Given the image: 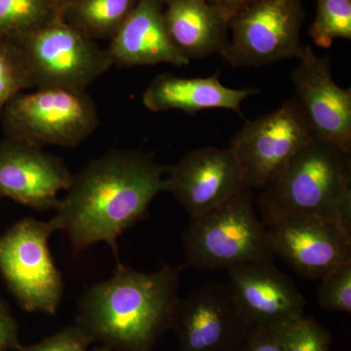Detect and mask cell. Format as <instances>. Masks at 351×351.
Listing matches in <instances>:
<instances>
[{"mask_svg": "<svg viewBox=\"0 0 351 351\" xmlns=\"http://www.w3.org/2000/svg\"><path fill=\"white\" fill-rule=\"evenodd\" d=\"M166 170L145 152H108L73 174L53 219L75 251L104 242L119 261L117 239L166 191Z\"/></svg>", "mask_w": 351, "mask_h": 351, "instance_id": "cell-1", "label": "cell"}, {"mask_svg": "<svg viewBox=\"0 0 351 351\" xmlns=\"http://www.w3.org/2000/svg\"><path fill=\"white\" fill-rule=\"evenodd\" d=\"M184 267L143 272L117 261L113 276L80 298L75 326L92 343L113 351H152L171 328Z\"/></svg>", "mask_w": 351, "mask_h": 351, "instance_id": "cell-2", "label": "cell"}, {"mask_svg": "<svg viewBox=\"0 0 351 351\" xmlns=\"http://www.w3.org/2000/svg\"><path fill=\"white\" fill-rule=\"evenodd\" d=\"M263 225L291 216L336 221L351 232L350 154L313 138L256 199Z\"/></svg>", "mask_w": 351, "mask_h": 351, "instance_id": "cell-3", "label": "cell"}, {"mask_svg": "<svg viewBox=\"0 0 351 351\" xmlns=\"http://www.w3.org/2000/svg\"><path fill=\"white\" fill-rule=\"evenodd\" d=\"M255 203L253 189L246 188L219 206L191 218L182 237L186 265L211 271L274 258Z\"/></svg>", "mask_w": 351, "mask_h": 351, "instance_id": "cell-4", "label": "cell"}, {"mask_svg": "<svg viewBox=\"0 0 351 351\" xmlns=\"http://www.w3.org/2000/svg\"><path fill=\"white\" fill-rule=\"evenodd\" d=\"M0 120L7 138L38 147H75L98 128L100 115L86 91L36 88L14 96Z\"/></svg>", "mask_w": 351, "mask_h": 351, "instance_id": "cell-5", "label": "cell"}, {"mask_svg": "<svg viewBox=\"0 0 351 351\" xmlns=\"http://www.w3.org/2000/svg\"><path fill=\"white\" fill-rule=\"evenodd\" d=\"M54 219L25 218L0 237V274L19 306L29 313H56L64 294L61 271L48 243Z\"/></svg>", "mask_w": 351, "mask_h": 351, "instance_id": "cell-6", "label": "cell"}, {"mask_svg": "<svg viewBox=\"0 0 351 351\" xmlns=\"http://www.w3.org/2000/svg\"><path fill=\"white\" fill-rule=\"evenodd\" d=\"M15 43L22 51L34 88L86 91L113 66L107 49H101L62 18Z\"/></svg>", "mask_w": 351, "mask_h": 351, "instance_id": "cell-7", "label": "cell"}, {"mask_svg": "<svg viewBox=\"0 0 351 351\" xmlns=\"http://www.w3.org/2000/svg\"><path fill=\"white\" fill-rule=\"evenodd\" d=\"M304 19L302 0H257L230 19L232 39L221 55L233 68L300 59Z\"/></svg>", "mask_w": 351, "mask_h": 351, "instance_id": "cell-8", "label": "cell"}, {"mask_svg": "<svg viewBox=\"0 0 351 351\" xmlns=\"http://www.w3.org/2000/svg\"><path fill=\"white\" fill-rule=\"evenodd\" d=\"M313 129L297 99L247 121L230 141L246 186L263 189L293 156L313 140Z\"/></svg>", "mask_w": 351, "mask_h": 351, "instance_id": "cell-9", "label": "cell"}, {"mask_svg": "<svg viewBox=\"0 0 351 351\" xmlns=\"http://www.w3.org/2000/svg\"><path fill=\"white\" fill-rule=\"evenodd\" d=\"M179 351H221L242 345L252 328L240 311L230 284L211 282L178 299L171 328Z\"/></svg>", "mask_w": 351, "mask_h": 351, "instance_id": "cell-10", "label": "cell"}, {"mask_svg": "<svg viewBox=\"0 0 351 351\" xmlns=\"http://www.w3.org/2000/svg\"><path fill=\"white\" fill-rule=\"evenodd\" d=\"M270 250L300 276L320 280L351 262V232L336 221L291 216L265 225Z\"/></svg>", "mask_w": 351, "mask_h": 351, "instance_id": "cell-11", "label": "cell"}, {"mask_svg": "<svg viewBox=\"0 0 351 351\" xmlns=\"http://www.w3.org/2000/svg\"><path fill=\"white\" fill-rule=\"evenodd\" d=\"M291 73L299 101L314 138L351 152V89L332 77L330 57H319L306 46Z\"/></svg>", "mask_w": 351, "mask_h": 351, "instance_id": "cell-12", "label": "cell"}, {"mask_svg": "<svg viewBox=\"0 0 351 351\" xmlns=\"http://www.w3.org/2000/svg\"><path fill=\"white\" fill-rule=\"evenodd\" d=\"M226 274L237 306L252 328L276 330L304 315V297L276 267L274 258L235 265Z\"/></svg>", "mask_w": 351, "mask_h": 351, "instance_id": "cell-13", "label": "cell"}, {"mask_svg": "<svg viewBox=\"0 0 351 351\" xmlns=\"http://www.w3.org/2000/svg\"><path fill=\"white\" fill-rule=\"evenodd\" d=\"M168 173L166 191L174 195L191 218L219 206L248 188L230 147L189 152Z\"/></svg>", "mask_w": 351, "mask_h": 351, "instance_id": "cell-14", "label": "cell"}, {"mask_svg": "<svg viewBox=\"0 0 351 351\" xmlns=\"http://www.w3.org/2000/svg\"><path fill=\"white\" fill-rule=\"evenodd\" d=\"M71 179L59 156L13 138L0 140V197L39 211L56 210Z\"/></svg>", "mask_w": 351, "mask_h": 351, "instance_id": "cell-15", "label": "cell"}, {"mask_svg": "<svg viewBox=\"0 0 351 351\" xmlns=\"http://www.w3.org/2000/svg\"><path fill=\"white\" fill-rule=\"evenodd\" d=\"M164 0H138L133 12L110 40L107 51L112 64L121 68L171 64L186 66L191 61L171 38Z\"/></svg>", "mask_w": 351, "mask_h": 351, "instance_id": "cell-16", "label": "cell"}, {"mask_svg": "<svg viewBox=\"0 0 351 351\" xmlns=\"http://www.w3.org/2000/svg\"><path fill=\"white\" fill-rule=\"evenodd\" d=\"M258 90L232 89L225 86L217 76L180 77L172 73L157 75L143 95V104L154 112L182 110L195 114L201 110L223 108L240 113L245 99Z\"/></svg>", "mask_w": 351, "mask_h": 351, "instance_id": "cell-17", "label": "cell"}, {"mask_svg": "<svg viewBox=\"0 0 351 351\" xmlns=\"http://www.w3.org/2000/svg\"><path fill=\"white\" fill-rule=\"evenodd\" d=\"M164 3L171 38L189 61L226 49L230 20L218 7L203 0H164Z\"/></svg>", "mask_w": 351, "mask_h": 351, "instance_id": "cell-18", "label": "cell"}, {"mask_svg": "<svg viewBox=\"0 0 351 351\" xmlns=\"http://www.w3.org/2000/svg\"><path fill=\"white\" fill-rule=\"evenodd\" d=\"M138 0H69L61 18L88 38L110 40L133 12Z\"/></svg>", "mask_w": 351, "mask_h": 351, "instance_id": "cell-19", "label": "cell"}, {"mask_svg": "<svg viewBox=\"0 0 351 351\" xmlns=\"http://www.w3.org/2000/svg\"><path fill=\"white\" fill-rule=\"evenodd\" d=\"M58 18L57 0H0V38L20 40Z\"/></svg>", "mask_w": 351, "mask_h": 351, "instance_id": "cell-20", "label": "cell"}, {"mask_svg": "<svg viewBox=\"0 0 351 351\" xmlns=\"http://www.w3.org/2000/svg\"><path fill=\"white\" fill-rule=\"evenodd\" d=\"M309 34L321 48L331 47L336 39L350 40L351 0H317Z\"/></svg>", "mask_w": 351, "mask_h": 351, "instance_id": "cell-21", "label": "cell"}, {"mask_svg": "<svg viewBox=\"0 0 351 351\" xmlns=\"http://www.w3.org/2000/svg\"><path fill=\"white\" fill-rule=\"evenodd\" d=\"M31 88L34 83L19 45L0 38V119L9 101Z\"/></svg>", "mask_w": 351, "mask_h": 351, "instance_id": "cell-22", "label": "cell"}, {"mask_svg": "<svg viewBox=\"0 0 351 351\" xmlns=\"http://www.w3.org/2000/svg\"><path fill=\"white\" fill-rule=\"evenodd\" d=\"M276 332L284 351H330L331 334L313 317L302 316Z\"/></svg>", "mask_w": 351, "mask_h": 351, "instance_id": "cell-23", "label": "cell"}, {"mask_svg": "<svg viewBox=\"0 0 351 351\" xmlns=\"http://www.w3.org/2000/svg\"><path fill=\"white\" fill-rule=\"evenodd\" d=\"M317 302L321 308L351 313V262L337 267L320 279Z\"/></svg>", "mask_w": 351, "mask_h": 351, "instance_id": "cell-24", "label": "cell"}, {"mask_svg": "<svg viewBox=\"0 0 351 351\" xmlns=\"http://www.w3.org/2000/svg\"><path fill=\"white\" fill-rule=\"evenodd\" d=\"M91 341L75 325L44 339L38 343L22 346L19 351H89Z\"/></svg>", "mask_w": 351, "mask_h": 351, "instance_id": "cell-25", "label": "cell"}, {"mask_svg": "<svg viewBox=\"0 0 351 351\" xmlns=\"http://www.w3.org/2000/svg\"><path fill=\"white\" fill-rule=\"evenodd\" d=\"M21 348L17 323L5 302L0 298V351H19Z\"/></svg>", "mask_w": 351, "mask_h": 351, "instance_id": "cell-26", "label": "cell"}, {"mask_svg": "<svg viewBox=\"0 0 351 351\" xmlns=\"http://www.w3.org/2000/svg\"><path fill=\"white\" fill-rule=\"evenodd\" d=\"M246 351H284L276 330L253 328L246 341Z\"/></svg>", "mask_w": 351, "mask_h": 351, "instance_id": "cell-27", "label": "cell"}, {"mask_svg": "<svg viewBox=\"0 0 351 351\" xmlns=\"http://www.w3.org/2000/svg\"><path fill=\"white\" fill-rule=\"evenodd\" d=\"M255 1L257 0H209L210 3L221 9L230 20Z\"/></svg>", "mask_w": 351, "mask_h": 351, "instance_id": "cell-28", "label": "cell"}, {"mask_svg": "<svg viewBox=\"0 0 351 351\" xmlns=\"http://www.w3.org/2000/svg\"><path fill=\"white\" fill-rule=\"evenodd\" d=\"M221 351H246V341L242 345L233 346V348H226V350Z\"/></svg>", "mask_w": 351, "mask_h": 351, "instance_id": "cell-29", "label": "cell"}, {"mask_svg": "<svg viewBox=\"0 0 351 351\" xmlns=\"http://www.w3.org/2000/svg\"><path fill=\"white\" fill-rule=\"evenodd\" d=\"M69 2V0H57L58 6H59L60 12L62 13L64 7Z\"/></svg>", "mask_w": 351, "mask_h": 351, "instance_id": "cell-30", "label": "cell"}, {"mask_svg": "<svg viewBox=\"0 0 351 351\" xmlns=\"http://www.w3.org/2000/svg\"><path fill=\"white\" fill-rule=\"evenodd\" d=\"M89 351H113L112 350H110V348H107V346H96V348H92V350H90Z\"/></svg>", "mask_w": 351, "mask_h": 351, "instance_id": "cell-31", "label": "cell"}, {"mask_svg": "<svg viewBox=\"0 0 351 351\" xmlns=\"http://www.w3.org/2000/svg\"><path fill=\"white\" fill-rule=\"evenodd\" d=\"M203 1H209V0H203Z\"/></svg>", "mask_w": 351, "mask_h": 351, "instance_id": "cell-32", "label": "cell"}]
</instances>
